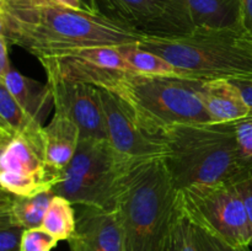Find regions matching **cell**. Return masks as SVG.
<instances>
[{"mask_svg": "<svg viewBox=\"0 0 252 251\" xmlns=\"http://www.w3.org/2000/svg\"><path fill=\"white\" fill-rule=\"evenodd\" d=\"M98 89L107 140L118 155L130 161L164 157L167 145L162 134H155L143 127L129 106L105 89Z\"/></svg>", "mask_w": 252, "mask_h": 251, "instance_id": "9", "label": "cell"}, {"mask_svg": "<svg viewBox=\"0 0 252 251\" xmlns=\"http://www.w3.org/2000/svg\"><path fill=\"white\" fill-rule=\"evenodd\" d=\"M42 229L58 241H69L76 229V216L73 203L54 194L42 221Z\"/></svg>", "mask_w": 252, "mask_h": 251, "instance_id": "20", "label": "cell"}, {"mask_svg": "<svg viewBox=\"0 0 252 251\" xmlns=\"http://www.w3.org/2000/svg\"><path fill=\"white\" fill-rule=\"evenodd\" d=\"M201 96L214 123L233 122L250 115L240 90L230 79L204 80Z\"/></svg>", "mask_w": 252, "mask_h": 251, "instance_id": "13", "label": "cell"}, {"mask_svg": "<svg viewBox=\"0 0 252 251\" xmlns=\"http://www.w3.org/2000/svg\"><path fill=\"white\" fill-rule=\"evenodd\" d=\"M204 80L110 70L93 83L122 98L140 125L155 134L187 123L212 122L202 101Z\"/></svg>", "mask_w": 252, "mask_h": 251, "instance_id": "3", "label": "cell"}, {"mask_svg": "<svg viewBox=\"0 0 252 251\" xmlns=\"http://www.w3.org/2000/svg\"><path fill=\"white\" fill-rule=\"evenodd\" d=\"M98 9L147 36H177L193 30L181 0H96Z\"/></svg>", "mask_w": 252, "mask_h": 251, "instance_id": "10", "label": "cell"}, {"mask_svg": "<svg viewBox=\"0 0 252 251\" xmlns=\"http://www.w3.org/2000/svg\"><path fill=\"white\" fill-rule=\"evenodd\" d=\"M139 47L159 54L180 76L197 80L252 75V37L244 25L193 29L177 36H144Z\"/></svg>", "mask_w": 252, "mask_h": 251, "instance_id": "4", "label": "cell"}, {"mask_svg": "<svg viewBox=\"0 0 252 251\" xmlns=\"http://www.w3.org/2000/svg\"><path fill=\"white\" fill-rule=\"evenodd\" d=\"M81 133L78 126L64 113L54 111L48 126L44 127V157L47 162L64 172L75 155Z\"/></svg>", "mask_w": 252, "mask_h": 251, "instance_id": "14", "label": "cell"}, {"mask_svg": "<svg viewBox=\"0 0 252 251\" xmlns=\"http://www.w3.org/2000/svg\"><path fill=\"white\" fill-rule=\"evenodd\" d=\"M243 25L252 37V0H240Z\"/></svg>", "mask_w": 252, "mask_h": 251, "instance_id": "29", "label": "cell"}, {"mask_svg": "<svg viewBox=\"0 0 252 251\" xmlns=\"http://www.w3.org/2000/svg\"><path fill=\"white\" fill-rule=\"evenodd\" d=\"M0 84L9 90L12 97L27 113L43 125L49 107L53 105V94L48 84H42L24 75L12 65L0 75Z\"/></svg>", "mask_w": 252, "mask_h": 251, "instance_id": "15", "label": "cell"}, {"mask_svg": "<svg viewBox=\"0 0 252 251\" xmlns=\"http://www.w3.org/2000/svg\"><path fill=\"white\" fill-rule=\"evenodd\" d=\"M193 29H224L243 25L240 0H181Z\"/></svg>", "mask_w": 252, "mask_h": 251, "instance_id": "17", "label": "cell"}, {"mask_svg": "<svg viewBox=\"0 0 252 251\" xmlns=\"http://www.w3.org/2000/svg\"><path fill=\"white\" fill-rule=\"evenodd\" d=\"M30 2H33V4H49L52 2L51 0H27Z\"/></svg>", "mask_w": 252, "mask_h": 251, "instance_id": "32", "label": "cell"}, {"mask_svg": "<svg viewBox=\"0 0 252 251\" xmlns=\"http://www.w3.org/2000/svg\"><path fill=\"white\" fill-rule=\"evenodd\" d=\"M135 161L125 159L107 139H81L52 192L78 206L116 211L123 176Z\"/></svg>", "mask_w": 252, "mask_h": 251, "instance_id": "6", "label": "cell"}, {"mask_svg": "<svg viewBox=\"0 0 252 251\" xmlns=\"http://www.w3.org/2000/svg\"><path fill=\"white\" fill-rule=\"evenodd\" d=\"M63 177L25 138L0 134V185L2 191L25 197L53 189Z\"/></svg>", "mask_w": 252, "mask_h": 251, "instance_id": "8", "label": "cell"}, {"mask_svg": "<svg viewBox=\"0 0 252 251\" xmlns=\"http://www.w3.org/2000/svg\"><path fill=\"white\" fill-rule=\"evenodd\" d=\"M172 251H198L194 243L192 221L185 216V213L175 235Z\"/></svg>", "mask_w": 252, "mask_h": 251, "instance_id": "25", "label": "cell"}, {"mask_svg": "<svg viewBox=\"0 0 252 251\" xmlns=\"http://www.w3.org/2000/svg\"><path fill=\"white\" fill-rule=\"evenodd\" d=\"M126 251H172L184 217L179 189L161 157L130 165L116 208Z\"/></svg>", "mask_w": 252, "mask_h": 251, "instance_id": "2", "label": "cell"}, {"mask_svg": "<svg viewBox=\"0 0 252 251\" xmlns=\"http://www.w3.org/2000/svg\"><path fill=\"white\" fill-rule=\"evenodd\" d=\"M9 47L6 39L0 36V75L5 73L11 66V62L9 58Z\"/></svg>", "mask_w": 252, "mask_h": 251, "instance_id": "28", "label": "cell"}, {"mask_svg": "<svg viewBox=\"0 0 252 251\" xmlns=\"http://www.w3.org/2000/svg\"><path fill=\"white\" fill-rule=\"evenodd\" d=\"M123 59L127 63L129 71L143 75L180 76L171 63L159 54L139 47L138 43L118 46Z\"/></svg>", "mask_w": 252, "mask_h": 251, "instance_id": "19", "label": "cell"}, {"mask_svg": "<svg viewBox=\"0 0 252 251\" xmlns=\"http://www.w3.org/2000/svg\"><path fill=\"white\" fill-rule=\"evenodd\" d=\"M162 160L177 189L235 181L249 171L240 157L231 122L187 123L162 132Z\"/></svg>", "mask_w": 252, "mask_h": 251, "instance_id": "5", "label": "cell"}, {"mask_svg": "<svg viewBox=\"0 0 252 251\" xmlns=\"http://www.w3.org/2000/svg\"><path fill=\"white\" fill-rule=\"evenodd\" d=\"M179 196L192 223L234 246H250V224L235 181L189 186L180 189Z\"/></svg>", "mask_w": 252, "mask_h": 251, "instance_id": "7", "label": "cell"}, {"mask_svg": "<svg viewBox=\"0 0 252 251\" xmlns=\"http://www.w3.org/2000/svg\"><path fill=\"white\" fill-rule=\"evenodd\" d=\"M240 157L246 169H252V115L231 122Z\"/></svg>", "mask_w": 252, "mask_h": 251, "instance_id": "21", "label": "cell"}, {"mask_svg": "<svg viewBox=\"0 0 252 251\" xmlns=\"http://www.w3.org/2000/svg\"><path fill=\"white\" fill-rule=\"evenodd\" d=\"M70 251H126L125 238L116 211L80 206Z\"/></svg>", "mask_w": 252, "mask_h": 251, "instance_id": "12", "label": "cell"}, {"mask_svg": "<svg viewBox=\"0 0 252 251\" xmlns=\"http://www.w3.org/2000/svg\"><path fill=\"white\" fill-rule=\"evenodd\" d=\"M230 80L240 90L244 101L248 105V107L250 108V115H252V75L238 79H230Z\"/></svg>", "mask_w": 252, "mask_h": 251, "instance_id": "27", "label": "cell"}, {"mask_svg": "<svg viewBox=\"0 0 252 251\" xmlns=\"http://www.w3.org/2000/svg\"><path fill=\"white\" fill-rule=\"evenodd\" d=\"M51 1L54 2V4L62 5V6L70 7V9L85 10V11H88L83 2H81V0H51Z\"/></svg>", "mask_w": 252, "mask_h": 251, "instance_id": "30", "label": "cell"}, {"mask_svg": "<svg viewBox=\"0 0 252 251\" xmlns=\"http://www.w3.org/2000/svg\"><path fill=\"white\" fill-rule=\"evenodd\" d=\"M192 226L194 243L198 251H251V246H234L194 223H192Z\"/></svg>", "mask_w": 252, "mask_h": 251, "instance_id": "22", "label": "cell"}, {"mask_svg": "<svg viewBox=\"0 0 252 251\" xmlns=\"http://www.w3.org/2000/svg\"><path fill=\"white\" fill-rule=\"evenodd\" d=\"M0 134L20 135L44 155V126L27 113L2 84H0Z\"/></svg>", "mask_w": 252, "mask_h": 251, "instance_id": "16", "label": "cell"}, {"mask_svg": "<svg viewBox=\"0 0 252 251\" xmlns=\"http://www.w3.org/2000/svg\"><path fill=\"white\" fill-rule=\"evenodd\" d=\"M0 36L42 59L74 49L139 43L144 34L102 12L0 0Z\"/></svg>", "mask_w": 252, "mask_h": 251, "instance_id": "1", "label": "cell"}, {"mask_svg": "<svg viewBox=\"0 0 252 251\" xmlns=\"http://www.w3.org/2000/svg\"><path fill=\"white\" fill-rule=\"evenodd\" d=\"M57 244L58 240L41 226L26 229L22 235L21 251H52Z\"/></svg>", "mask_w": 252, "mask_h": 251, "instance_id": "23", "label": "cell"}, {"mask_svg": "<svg viewBox=\"0 0 252 251\" xmlns=\"http://www.w3.org/2000/svg\"><path fill=\"white\" fill-rule=\"evenodd\" d=\"M236 187L240 191L241 197H243L244 204H245L246 214H248L249 224H250L251 230V244L252 248V169L246 171L245 174L241 175L238 180H235Z\"/></svg>", "mask_w": 252, "mask_h": 251, "instance_id": "26", "label": "cell"}, {"mask_svg": "<svg viewBox=\"0 0 252 251\" xmlns=\"http://www.w3.org/2000/svg\"><path fill=\"white\" fill-rule=\"evenodd\" d=\"M47 84L53 94L54 111L64 113L78 126L81 139H107L105 116L96 86L49 74Z\"/></svg>", "mask_w": 252, "mask_h": 251, "instance_id": "11", "label": "cell"}, {"mask_svg": "<svg viewBox=\"0 0 252 251\" xmlns=\"http://www.w3.org/2000/svg\"><path fill=\"white\" fill-rule=\"evenodd\" d=\"M81 2L84 4V6L86 7V10L90 12H101L100 9H98L97 4H96V0H81Z\"/></svg>", "mask_w": 252, "mask_h": 251, "instance_id": "31", "label": "cell"}, {"mask_svg": "<svg viewBox=\"0 0 252 251\" xmlns=\"http://www.w3.org/2000/svg\"><path fill=\"white\" fill-rule=\"evenodd\" d=\"M53 196L52 191L32 197L17 196L1 191L0 217H5L25 229L39 228Z\"/></svg>", "mask_w": 252, "mask_h": 251, "instance_id": "18", "label": "cell"}, {"mask_svg": "<svg viewBox=\"0 0 252 251\" xmlns=\"http://www.w3.org/2000/svg\"><path fill=\"white\" fill-rule=\"evenodd\" d=\"M26 229L5 217H0V251H21V241Z\"/></svg>", "mask_w": 252, "mask_h": 251, "instance_id": "24", "label": "cell"}]
</instances>
